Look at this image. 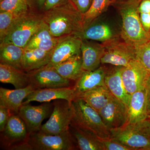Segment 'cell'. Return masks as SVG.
I'll return each instance as SVG.
<instances>
[{"label":"cell","instance_id":"obj_1","mask_svg":"<svg viewBox=\"0 0 150 150\" xmlns=\"http://www.w3.org/2000/svg\"><path fill=\"white\" fill-rule=\"evenodd\" d=\"M42 14L44 22L55 37L74 35L83 29V14L69 1Z\"/></svg>","mask_w":150,"mask_h":150},{"label":"cell","instance_id":"obj_2","mask_svg":"<svg viewBox=\"0 0 150 150\" xmlns=\"http://www.w3.org/2000/svg\"><path fill=\"white\" fill-rule=\"evenodd\" d=\"M142 0H120L112 2L118 5L122 19L121 35L126 43L135 46L150 40V33L143 27L139 12Z\"/></svg>","mask_w":150,"mask_h":150},{"label":"cell","instance_id":"obj_3","mask_svg":"<svg viewBox=\"0 0 150 150\" xmlns=\"http://www.w3.org/2000/svg\"><path fill=\"white\" fill-rule=\"evenodd\" d=\"M71 104L73 116L71 125L91 131L101 139L110 138V130L105 125L99 112L80 98H75Z\"/></svg>","mask_w":150,"mask_h":150},{"label":"cell","instance_id":"obj_4","mask_svg":"<svg viewBox=\"0 0 150 150\" xmlns=\"http://www.w3.org/2000/svg\"><path fill=\"white\" fill-rule=\"evenodd\" d=\"M110 138L118 140L133 150H150V129L147 120L110 130Z\"/></svg>","mask_w":150,"mask_h":150},{"label":"cell","instance_id":"obj_5","mask_svg":"<svg viewBox=\"0 0 150 150\" xmlns=\"http://www.w3.org/2000/svg\"><path fill=\"white\" fill-rule=\"evenodd\" d=\"M43 22V14L29 12L14 25L1 43H13L24 48Z\"/></svg>","mask_w":150,"mask_h":150},{"label":"cell","instance_id":"obj_6","mask_svg":"<svg viewBox=\"0 0 150 150\" xmlns=\"http://www.w3.org/2000/svg\"><path fill=\"white\" fill-rule=\"evenodd\" d=\"M28 142L33 150H74L78 149L69 130L56 135L46 134L39 130L29 134Z\"/></svg>","mask_w":150,"mask_h":150},{"label":"cell","instance_id":"obj_7","mask_svg":"<svg viewBox=\"0 0 150 150\" xmlns=\"http://www.w3.org/2000/svg\"><path fill=\"white\" fill-rule=\"evenodd\" d=\"M54 109L49 120L40 131L49 134H59L69 130L73 116L71 102L64 99L54 100Z\"/></svg>","mask_w":150,"mask_h":150},{"label":"cell","instance_id":"obj_8","mask_svg":"<svg viewBox=\"0 0 150 150\" xmlns=\"http://www.w3.org/2000/svg\"><path fill=\"white\" fill-rule=\"evenodd\" d=\"M105 51L101 64H109L115 67H126L136 59L135 47L115 39L103 43Z\"/></svg>","mask_w":150,"mask_h":150},{"label":"cell","instance_id":"obj_9","mask_svg":"<svg viewBox=\"0 0 150 150\" xmlns=\"http://www.w3.org/2000/svg\"><path fill=\"white\" fill-rule=\"evenodd\" d=\"M54 109L53 103L44 102L38 105L23 104L18 112L24 121L29 134L39 131L45 118L50 116Z\"/></svg>","mask_w":150,"mask_h":150},{"label":"cell","instance_id":"obj_10","mask_svg":"<svg viewBox=\"0 0 150 150\" xmlns=\"http://www.w3.org/2000/svg\"><path fill=\"white\" fill-rule=\"evenodd\" d=\"M30 84L35 89L55 88L74 86L72 81L61 76L52 67L45 66L27 72Z\"/></svg>","mask_w":150,"mask_h":150},{"label":"cell","instance_id":"obj_11","mask_svg":"<svg viewBox=\"0 0 150 150\" xmlns=\"http://www.w3.org/2000/svg\"><path fill=\"white\" fill-rule=\"evenodd\" d=\"M1 143L6 149L26 141L29 134L24 121L17 113H12L2 132H1Z\"/></svg>","mask_w":150,"mask_h":150},{"label":"cell","instance_id":"obj_12","mask_svg":"<svg viewBox=\"0 0 150 150\" xmlns=\"http://www.w3.org/2000/svg\"><path fill=\"white\" fill-rule=\"evenodd\" d=\"M150 74L136 59L126 67L121 72L122 81L126 91L130 95L145 88Z\"/></svg>","mask_w":150,"mask_h":150},{"label":"cell","instance_id":"obj_13","mask_svg":"<svg viewBox=\"0 0 150 150\" xmlns=\"http://www.w3.org/2000/svg\"><path fill=\"white\" fill-rule=\"evenodd\" d=\"M98 112L105 125L110 131L122 127L128 122L127 106L113 95L109 102Z\"/></svg>","mask_w":150,"mask_h":150},{"label":"cell","instance_id":"obj_14","mask_svg":"<svg viewBox=\"0 0 150 150\" xmlns=\"http://www.w3.org/2000/svg\"><path fill=\"white\" fill-rule=\"evenodd\" d=\"M82 40L75 35L66 36L51 51L50 59L46 66L52 67L81 54Z\"/></svg>","mask_w":150,"mask_h":150},{"label":"cell","instance_id":"obj_15","mask_svg":"<svg viewBox=\"0 0 150 150\" xmlns=\"http://www.w3.org/2000/svg\"><path fill=\"white\" fill-rule=\"evenodd\" d=\"M76 98L74 86L38 88L28 95L23 104H28L32 101L50 102L51 100L58 99L66 100L71 102Z\"/></svg>","mask_w":150,"mask_h":150},{"label":"cell","instance_id":"obj_16","mask_svg":"<svg viewBox=\"0 0 150 150\" xmlns=\"http://www.w3.org/2000/svg\"><path fill=\"white\" fill-rule=\"evenodd\" d=\"M81 51L84 71H94L99 68L105 51L103 43L100 44L91 40H82Z\"/></svg>","mask_w":150,"mask_h":150},{"label":"cell","instance_id":"obj_17","mask_svg":"<svg viewBox=\"0 0 150 150\" xmlns=\"http://www.w3.org/2000/svg\"><path fill=\"white\" fill-rule=\"evenodd\" d=\"M35 89L30 84L24 88L14 90L1 87L0 106L8 108L13 112L18 114L22 106L23 100Z\"/></svg>","mask_w":150,"mask_h":150},{"label":"cell","instance_id":"obj_18","mask_svg":"<svg viewBox=\"0 0 150 150\" xmlns=\"http://www.w3.org/2000/svg\"><path fill=\"white\" fill-rule=\"evenodd\" d=\"M106 72L107 70L102 67L94 71L84 72L74 86L76 98L92 89L105 86V79Z\"/></svg>","mask_w":150,"mask_h":150},{"label":"cell","instance_id":"obj_19","mask_svg":"<svg viewBox=\"0 0 150 150\" xmlns=\"http://www.w3.org/2000/svg\"><path fill=\"white\" fill-rule=\"evenodd\" d=\"M66 36L56 37L54 36L50 32L48 25L44 22L24 48H36L50 52Z\"/></svg>","mask_w":150,"mask_h":150},{"label":"cell","instance_id":"obj_20","mask_svg":"<svg viewBox=\"0 0 150 150\" xmlns=\"http://www.w3.org/2000/svg\"><path fill=\"white\" fill-rule=\"evenodd\" d=\"M122 68L115 67L112 69L107 71L105 83L112 95L120 100L127 107L131 95L126 91L123 85L121 76Z\"/></svg>","mask_w":150,"mask_h":150},{"label":"cell","instance_id":"obj_21","mask_svg":"<svg viewBox=\"0 0 150 150\" xmlns=\"http://www.w3.org/2000/svg\"><path fill=\"white\" fill-rule=\"evenodd\" d=\"M74 35L82 40H95L102 43L115 39L114 33L109 25L94 21Z\"/></svg>","mask_w":150,"mask_h":150},{"label":"cell","instance_id":"obj_22","mask_svg":"<svg viewBox=\"0 0 150 150\" xmlns=\"http://www.w3.org/2000/svg\"><path fill=\"white\" fill-rule=\"evenodd\" d=\"M127 109V123H138L147 119L145 88L131 95Z\"/></svg>","mask_w":150,"mask_h":150},{"label":"cell","instance_id":"obj_23","mask_svg":"<svg viewBox=\"0 0 150 150\" xmlns=\"http://www.w3.org/2000/svg\"><path fill=\"white\" fill-rule=\"evenodd\" d=\"M69 130L76 141L78 149L105 150L101 138L94 133L71 125Z\"/></svg>","mask_w":150,"mask_h":150},{"label":"cell","instance_id":"obj_24","mask_svg":"<svg viewBox=\"0 0 150 150\" xmlns=\"http://www.w3.org/2000/svg\"><path fill=\"white\" fill-rule=\"evenodd\" d=\"M0 81L10 83L15 89L24 88L30 85L28 73L16 67L0 63Z\"/></svg>","mask_w":150,"mask_h":150},{"label":"cell","instance_id":"obj_25","mask_svg":"<svg viewBox=\"0 0 150 150\" xmlns=\"http://www.w3.org/2000/svg\"><path fill=\"white\" fill-rule=\"evenodd\" d=\"M112 96L106 86H104L83 93L76 98H81L87 104L98 112L109 102Z\"/></svg>","mask_w":150,"mask_h":150},{"label":"cell","instance_id":"obj_26","mask_svg":"<svg viewBox=\"0 0 150 150\" xmlns=\"http://www.w3.org/2000/svg\"><path fill=\"white\" fill-rule=\"evenodd\" d=\"M24 49L22 68L25 71L28 72L48 64L51 51L47 52L36 48Z\"/></svg>","mask_w":150,"mask_h":150},{"label":"cell","instance_id":"obj_27","mask_svg":"<svg viewBox=\"0 0 150 150\" xmlns=\"http://www.w3.org/2000/svg\"><path fill=\"white\" fill-rule=\"evenodd\" d=\"M52 68L65 79L76 81L84 72L82 68L81 53Z\"/></svg>","mask_w":150,"mask_h":150},{"label":"cell","instance_id":"obj_28","mask_svg":"<svg viewBox=\"0 0 150 150\" xmlns=\"http://www.w3.org/2000/svg\"><path fill=\"white\" fill-rule=\"evenodd\" d=\"M24 48L8 43L0 44V61L2 64H6L23 70L22 62Z\"/></svg>","mask_w":150,"mask_h":150},{"label":"cell","instance_id":"obj_29","mask_svg":"<svg viewBox=\"0 0 150 150\" xmlns=\"http://www.w3.org/2000/svg\"><path fill=\"white\" fill-rule=\"evenodd\" d=\"M111 4L112 0H92L90 7L83 14V28L95 21Z\"/></svg>","mask_w":150,"mask_h":150},{"label":"cell","instance_id":"obj_30","mask_svg":"<svg viewBox=\"0 0 150 150\" xmlns=\"http://www.w3.org/2000/svg\"><path fill=\"white\" fill-rule=\"evenodd\" d=\"M28 12L6 11L0 12V40H2L14 25Z\"/></svg>","mask_w":150,"mask_h":150},{"label":"cell","instance_id":"obj_31","mask_svg":"<svg viewBox=\"0 0 150 150\" xmlns=\"http://www.w3.org/2000/svg\"><path fill=\"white\" fill-rule=\"evenodd\" d=\"M28 0H4L0 3V12L26 13L29 11Z\"/></svg>","mask_w":150,"mask_h":150},{"label":"cell","instance_id":"obj_32","mask_svg":"<svg viewBox=\"0 0 150 150\" xmlns=\"http://www.w3.org/2000/svg\"><path fill=\"white\" fill-rule=\"evenodd\" d=\"M134 47L136 60L150 74V40Z\"/></svg>","mask_w":150,"mask_h":150},{"label":"cell","instance_id":"obj_33","mask_svg":"<svg viewBox=\"0 0 150 150\" xmlns=\"http://www.w3.org/2000/svg\"><path fill=\"white\" fill-rule=\"evenodd\" d=\"M101 140L105 150H133L132 148L112 138L101 139Z\"/></svg>","mask_w":150,"mask_h":150},{"label":"cell","instance_id":"obj_34","mask_svg":"<svg viewBox=\"0 0 150 150\" xmlns=\"http://www.w3.org/2000/svg\"><path fill=\"white\" fill-rule=\"evenodd\" d=\"M13 113L8 108L0 106V132L4 131L9 118Z\"/></svg>","mask_w":150,"mask_h":150},{"label":"cell","instance_id":"obj_35","mask_svg":"<svg viewBox=\"0 0 150 150\" xmlns=\"http://www.w3.org/2000/svg\"><path fill=\"white\" fill-rule=\"evenodd\" d=\"M69 1L82 14L87 11L92 3V0H69Z\"/></svg>","mask_w":150,"mask_h":150},{"label":"cell","instance_id":"obj_36","mask_svg":"<svg viewBox=\"0 0 150 150\" xmlns=\"http://www.w3.org/2000/svg\"><path fill=\"white\" fill-rule=\"evenodd\" d=\"M69 0H46L43 9L44 11L68 2Z\"/></svg>","mask_w":150,"mask_h":150},{"label":"cell","instance_id":"obj_37","mask_svg":"<svg viewBox=\"0 0 150 150\" xmlns=\"http://www.w3.org/2000/svg\"><path fill=\"white\" fill-rule=\"evenodd\" d=\"M146 93V102L147 112L148 118H150V75L148 78L145 86Z\"/></svg>","mask_w":150,"mask_h":150},{"label":"cell","instance_id":"obj_38","mask_svg":"<svg viewBox=\"0 0 150 150\" xmlns=\"http://www.w3.org/2000/svg\"><path fill=\"white\" fill-rule=\"evenodd\" d=\"M140 20L146 31L150 33V13H139Z\"/></svg>","mask_w":150,"mask_h":150},{"label":"cell","instance_id":"obj_39","mask_svg":"<svg viewBox=\"0 0 150 150\" xmlns=\"http://www.w3.org/2000/svg\"><path fill=\"white\" fill-rule=\"evenodd\" d=\"M138 9L139 13H150V0H142Z\"/></svg>","mask_w":150,"mask_h":150},{"label":"cell","instance_id":"obj_40","mask_svg":"<svg viewBox=\"0 0 150 150\" xmlns=\"http://www.w3.org/2000/svg\"><path fill=\"white\" fill-rule=\"evenodd\" d=\"M46 0H35V3L38 8L43 9Z\"/></svg>","mask_w":150,"mask_h":150},{"label":"cell","instance_id":"obj_41","mask_svg":"<svg viewBox=\"0 0 150 150\" xmlns=\"http://www.w3.org/2000/svg\"><path fill=\"white\" fill-rule=\"evenodd\" d=\"M147 120L148 123H149V126L150 129V118H148V119H146Z\"/></svg>","mask_w":150,"mask_h":150},{"label":"cell","instance_id":"obj_42","mask_svg":"<svg viewBox=\"0 0 150 150\" xmlns=\"http://www.w3.org/2000/svg\"><path fill=\"white\" fill-rule=\"evenodd\" d=\"M112 2L114 1H120V0H112Z\"/></svg>","mask_w":150,"mask_h":150},{"label":"cell","instance_id":"obj_43","mask_svg":"<svg viewBox=\"0 0 150 150\" xmlns=\"http://www.w3.org/2000/svg\"><path fill=\"white\" fill-rule=\"evenodd\" d=\"M4 1V0H0V2H1L2 1Z\"/></svg>","mask_w":150,"mask_h":150},{"label":"cell","instance_id":"obj_44","mask_svg":"<svg viewBox=\"0 0 150 150\" xmlns=\"http://www.w3.org/2000/svg\"></svg>","mask_w":150,"mask_h":150}]
</instances>
